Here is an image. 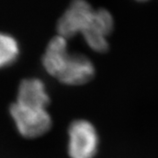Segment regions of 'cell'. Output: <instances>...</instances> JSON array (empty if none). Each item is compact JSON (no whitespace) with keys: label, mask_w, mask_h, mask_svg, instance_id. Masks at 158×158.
Here are the masks:
<instances>
[{"label":"cell","mask_w":158,"mask_h":158,"mask_svg":"<svg viewBox=\"0 0 158 158\" xmlns=\"http://www.w3.org/2000/svg\"><path fill=\"white\" fill-rule=\"evenodd\" d=\"M87 45L97 53H106L109 49L106 37L92 27H89L82 33Z\"/></svg>","instance_id":"ba28073f"},{"label":"cell","mask_w":158,"mask_h":158,"mask_svg":"<svg viewBox=\"0 0 158 158\" xmlns=\"http://www.w3.org/2000/svg\"><path fill=\"white\" fill-rule=\"evenodd\" d=\"M19 55V47L15 38L0 32V69L12 64Z\"/></svg>","instance_id":"52a82bcc"},{"label":"cell","mask_w":158,"mask_h":158,"mask_svg":"<svg viewBox=\"0 0 158 158\" xmlns=\"http://www.w3.org/2000/svg\"><path fill=\"white\" fill-rule=\"evenodd\" d=\"M97 31L107 37L113 29V19L111 13L106 9H98L94 11L92 22L90 24Z\"/></svg>","instance_id":"9c48e42d"},{"label":"cell","mask_w":158,"mask_h":158,"mask_svg":"<svg viewBox=\"0 0 158 158\" xmlns=\"http://www.w3.org/2000/svg\"><path fill=\"white\" fill-rule=\"evenodd\" d=\"M69 56L67 40L56 35L48 42L46 48L42 57L43 67L49 75L57 78L64 69Z\"/></svg>","instance_id":"5b68a950"},{"label":"cell","mask_w":158,"mask_h":158,"mask_svg":"<svg viewBox=\"0 0 158 158\" xmlns=\"http://www.w3.org/2000/svg\"><path fill=\"white\" fill-rule=\"evenodd\" d=\"M69 156L70 158H93L98 136L94 126L85 119L73 121L69 127Z\"/></svg>","instance_id":"7a4b0ae2"},{"label":"cell","mask_w":158,"mask_h":158,"mask_svg":"<svg viewBox=\"0 0 158 158\" xmlns=\"http://www.w3.org/2000/svg\"><path fill=\"white\" fill-rule=\"evenodd\" d=\"M94 10L87 2L74 1L57 22V33L66 40L83 33L92 22Z\"/></svg>","instance_id":"3957f363"},{"label":"cell","mask_w":158,"mask_h":158,"mask_svg":"<svg viewBox=\"0 0 158 158\" xmlns=\"http://www.w3.org/2000/svg\"><path fill=\"white\" fill-rule=\"evenodd\" d=\"M16 102L29 107L46 109L50 99L41 80L27 78L24 79L19 86Z\"/></svg>","instance_id":"8992f818"},{"label":"cell","mask_w":158,"mask_h":158,"mask_svg":"<svg viewBox=\"0 0 158 158\" xmlns=\"http://www.w3.org/2000/svg\"><path fill=\"white\" fill-rule=\"evenodd\" d=\"M95 76V68L88 57L82 54H69L68 61L57 79L64 85H82Z\"/></svg>","instance_id":"277c9868"},{"label":"cell","mask_w":158,"mask_h":158,"mask_svg":"<svg viewBox=\"0 0 158 158\" xmlns=\"http://www.w3.org/2000/svg\"><path fill=\"white\" fill-rule=\"evenodd\" d=\"M10 114L19 133L26 138L43 135L52 126L50 115L43 108L29 107L15 102L10 106Z\"/></svg>","instance_id":"6da1fadb"}]
</instances>
